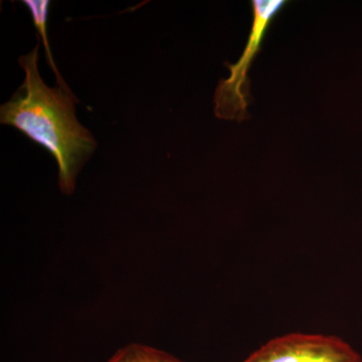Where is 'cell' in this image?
I'll list each match as a JSON object with an SVG mask.
<instances>
[{"label":"cell","mask_w":362,"mask_h":362,"mask_svg":"<svg viewBox=\"0 0 362 362\" xmlns=\"http://www.w3.org/2000/svg\"><path fill=\"white\" fill-rule=\"evenodd\" d=\"M39 37V35H37ZM40 37L32 52L20 58L23 85L0 107V123L13 126L52 154L59 168V187L70 195L97 141L76 115L77 97L70 88L49 87L39 71Z\"/></svg>","instance_id":"6da1fadb"},{"label":"cell","mask_w":362,"mask_h":362,"mask_svg":"<svg viewBox=\"0 0 362 362\" xmlns=\"http://www.w3.org/2000/svg\"><path fill=\"white\" fill-rule=\"evenodd\" d=\"M286 0H252V23L246 47L239 61L226 65L230 77L218 83L214 93V114L223 120L243 122L250 118V69L261 49L269 28L276 16L286 6Z\"/></svg>","instance_id":"7a4b0ae2"},{"label":"cell","mask_w":362,"mask_h":362,"mask_svg":"<svg viewBox=\"0 0 362 362\" xmlns=\"http://www.w3.org/2000/svg\"><path fill=\"white\" fill-rule=\"evenodd\" d=\"M243 362H362V359L341 338L290 333L262 345Z\"/></svg>","instance_id":"3957f363"},{"label":"cell","mask_w":362,"mask_h":362,"mask_svg":"<svg viewBox=\"0 0 362 362\" xmlns=\"http://www.w3.org/2000/svg\"><path fill=\"white\" fill-rule=\"evenodd\" d=\"M23 4L30 11L33 25H35V30H37V35L42 37V42H44L47 63L51 66L54 73L56 74L57 84H58L57 86L69 88V86L66 84L65 81L62 78L58 69H57L54 58H52L49 39H47V16H49V8L51 2L47 1V0H25V1H23Z\"/></svg>","instance_id":"277c9868"},{"label":"cell","mask_w":362,"mask_h":362,"mask_svg":"<svg viewBox=\"0 0 362 362\" xmlns=\"http://www.w3.org/2000/svg\"><path fill=\"white\" fill-rule=\"evenodd\" d=\"M106 362H182L168 352L149 345L130 343L119 350Z\"/></svg>","instance_id":"5b68a950"}]
</instances>
